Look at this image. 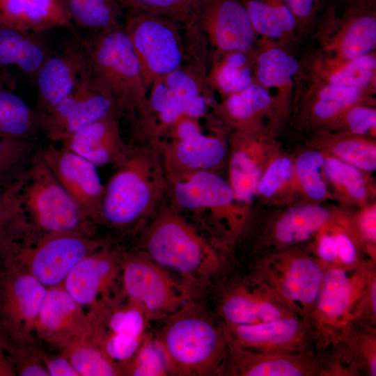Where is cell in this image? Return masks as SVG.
I'll use <instances>...</instances> for the list:
<instances>
[{
    "label": "cell",
    "mask_w": 376,
    "mask_h": 376,
    "mask_svg": "<svg viewBox=\"0 0 376 376\" xmlns=\"http://www.w3.org/2000/svg\"><path fill=\"white\" fill-rule=\"evenodd\" d=\"M135 247L174 276L192 299H205L230 272L232 260L165 198L136 234Z\"/></svg>",
    "instance_id": "6da1fadb"
},
{
    "label": "cell",
    "mask_w": 376,
    "mask_h": 376,
    "mask_svg": "<svg viewBox=\"0 0 376 376\" xmlns=\"http://www.w3.org/2000/svg\"><path fill=\"white\" fill-rule=\"evenodd\" d=\"M104 187L102 223L136 236L166 198L167 177L155 142L128 143Z\"/></svg>",
    "instance_id": "7a4b0ae2"
},
{
    "label": "cell",
    "mask_w": 376,
    "mask_h": 376,
    "mask_svg": "<svg viewBox=\"0 0 376 376\" xmlns=\"http://www.w3.org/2000/svg\"><path fill=\"white\" fill-rule=\"evenodd\" d=\"M166 199L231 260L250 211L235 199L221 173L196 171L167 177Z\"/></svg>",
    "instance_id": "3957f363"
},
{
    "label": "cell",
    "mask_w": 376,
    "mask_h": 376,
    "mask_svg": "<svg viewBox=\"0 0 376 376\" xmlns=\"http://www.w3.org/2000/svg\"><path fill=\"white\" fill-rule=\"evenodd\" d=\"M155 338L171 376H218L228 344L224 325L205 299L191 300L164 319Z\"/></svg>",
    "instance_id": "277c9868"
},
{
    "label": "cell",
    "mask_w": 376,
    "mask_h": 376,
    "mask_svg": "<svg viewBox=\"0 0 376 376\" xmlns=\"http://www.w3.org/2000/svg\"><path fill=\"white\" fill-rule=\"evenodd\" d=\"M13 210L27 231H79L91 223L36 152L26 170L6 186Z\"/></svg>",
    "instance_id": "5b68a950"
},
{
    "label": "cell",
    "mask_w": 376,
    "mask_h": 376,
    "mask_svg": "<svg viewBox=\"0 0 376 376\" xmlns=\"http://www.w3.org/2000/svg\"><path fill=\"white\" fill-rule=\"evenodd\" d=\"M93 75L113 97L118 113L129 127L143 120L148 93L124 24L82 40Z\"/></svg>",
    "instance_id": "8992f818"
},
{
    "label": "cell",
    "mask_w": 376,
    "mask_h": 376,
    "mask_svg": "<svg viewBox=\"0 0 376 376\" xmlns=\"http://www.w3.org/2000/svg\"><path fill=\"white\" fill-rule=\"evenodd\" d=\"M338 205L299 202L285 206L253 207L238 239L245 259L303 246L330 220Z\"/></svg>",
    "instance_id": "52a82bcc"
},
{
    "label": "cell",
    "mask_w": 376,
    "mask_h": 376,
    "mask_svg": "<svg viewBox=\"0 0 376 376\" xmlns=\"http://www.w3.org/2000/svg\"><path fill=\"white\" fill-rule=\"evenodd\" d=\"M248 265L251 278L268 286L308 322L326 267L304 245L258 256Z\"/></svg>",
    "instance_id": "ba28073f"
},
{
    "label": "cell",
    "mask_w": 376,
    "mask_h": 376,
    "mask_svg": "<svg viewBox=\"0 0 376 376\" xmlns=\"http://www.w3.org/2000/svg\"><path fill=\"white\" fill-rule=\"evenodd\" d=\"M123 24L148 93L156 80L183 64L185 45L182 29L171 19L139 8L126 10Z\"/></svg>",
    "instance_id": "9c48e42d"
},
{
    "label": "cell",
    "mask_w": 376,
    "mask_h": 376,
    "mask_svg": "<svg viewBox=\"0 0 376 376\" xmlns=\"http://www.w3.org/2000/svg\"><path fill=\"white\" fill-rule=\"evenodd\" d=\"M36 238L31 245L26 238L22 243L12 239L0 247L47 288L62 285L83 258L109 243L79 231L36 233Z\"/></svg>",
    "instance_id": "30bf717a"
},
{
    "label": "cell",
    "mask_w": 376,
    "mask_h": 376,
    "mask_svg": "<svg viewBox=\"0 0 376 376\" xmlns=\"http://www.w3.org/2000/svg\"><path fill=\"white\" fill-rule=\"evenodd\" d=\"M120 284L121 294L140 307L150 322L194 300L179 280L135 249L123 251Z\"/></svg>",
    "instance_id": "8fae6325"
},
{
    "label": "cell",
    "mask_w": 376,
    "mask_h": 376,
    "mask_svg": "<svg viewBox=\"0 0 376 376\" xmlns=\"http://www.w3.org/2000/svg\"><path fill=\"white\" fill-rule=\"evenodd\" d=\"M366 260L353 270L326 267L308 322L314 334L317 351L326 352L336 341L343 326L350 321L363 291Z\"/></svg>",
    "instance_id": "7c38bea8"
},
{
    "label": "cell",
    "mask_w": 376,
    "mask_h": 376,
    "mask_svg": "<svg viewBox=\"0 0 376 376\" xmlns=\"http://www.w3.org/2000/svg\"><path fill=\"white\" fill-rule=\"evenodd\" d=\"M213 293L212 308L225 324H256L297 316L272 289L246 272L230 271Z\"/></svg>",
    "instance_id": "4fadbf2b"
},
{
    "label": "cell",
    "mask_w": 376,
    "mask_h": 376,
    "mask_svg": "<svg viewBox=\"0 0 376 376\" xmlns=\"http://www.w3.org/2000/svg\"><path fill=\"white\" fill-rule=\"evenodd\" d=\"M376 91L296 80L289 120L295 134L327 130L350 106L375 103Z\"/></svg>",
    "instance_id": "5bb4252c"
},
{
    "label": "cell",
    "mask_w": 376,
    "mask_h": 376,
    "mask_svg": "<svg viewBox=\"0 0 376 376\" xmlns=\"http://www.w3.org/2000/svg\"><path fill=\"white\" fill-rule=\"evenodd\" d=\"M312 32L315 48L332 58L353 59L375 52L376 10L343 9L333 1Z\"/></svg>",
    "instance_id": "9a60e30c"
},
{
    "label": "cell",
    "mask_w": 376,
    "mask_h": 376,
    "mask_svg": "<svg viewBox=\"0 0 376 376\" xmlns=\"http://www.w3.org/2000/svg\"><path fill=\"white\" fill-rule=\"evenodd\" d=\"M112 113L118 115L115 101L88 65L86 74L64 100L50 111L38 114L40 129L52 143H61Z\"/></svg>",
    "instance_id": "2e32d148"
},
{
    "label": "cell",
    "mask_w": 376,
    "mask_h": 376,
    "mask_svg": "<svg viewBox=\"0 0 376 376\" xmlns=\"http://www.w3.org/2000/svg\"><path fill=\"white\" fill-rule=\"evenodd\" d=\"M0 329L15 340L36 328L47 288L8 251L0 248Z\"/></svg>",
    "instance_id": "e0dca14e"
},
{
    "label": "cell",
    "mask_w": 376,
    "mask_h": 376,
    "mask_svg": "<svg viewBox=\"0 0 376 376\" xmlns=\"http://www.w3.org/2000/svg\"><path fill=\"white\" fill-rule=\"evenodd\" d=\"M229 130L219 121L208 131L205 127L178 139L155 141L166 177L201 171L221 173L227 162Z\"/></svg>",
    "instance_id": "ac0fdd59"
},
{
    "label": "cell",
    "mask_w": 376,
    "mask_h": 376,
    "mask_svg": "<svg viewBox=\"0 0 376 376\" xmlns=\"http://www.w3.org/2000/svg\"><path fill=\"white\" fill-rule=\"evenodd\" d=\"M278 132L230 131L228 135V178L235 197L251 212L256 202V188L269 159L281 146Z\"/></svg>",
    "instance_id": "d6986e66"
},
{
    "label": "cell",
    "mask_w": 376,
    "mask_h": 376,
    "mask_svg": "<svg viewBox=\"0 0 376 376\" xmlns=\"http://www.w3.org/2000/svg\"><path fill=\"white\" fill-rule=\"evenodd\" d=\"M223 325L228 344L248 351L282 354L317 351L309 324L298 316L256 324Z\"/></svg>",
    "instance_id": "ffe728a7"
},
{
    "label": "cell",
    "mask_w": 376,
    "mask_h": 376,
    "mask_svg": "<svg viewBox=\"0 0 376 376\" xmlns=\"http://www.w3.org/2000/svg\"><path fill=\"white\" fill-rule=\"evenodd\" d=\"M40 153L57 180L92 223H102L104 193L97 166L59 143Z\"/></svg>",
    "instance_id": "44dd1931"
},
{
    "label": "cell",
    "mask_w": 376,
    "mask_h": 376,
    "mask_svg": "<svg viewBox=\"0 0 376 376\" xmlns=\"http://www.w3.org/2000/svg\"><path fill=\"white\" fill-rule=\"evenodd\" d=\"M196 19L212 50L255 54L258 38L242 0H198Z\"/></svg>",
    "instance_id": "7402d4cb"
},
{
    "label": "cell",
    "mask_w": 376,
    "mask_h": 376,
    "mask_svg": "<svg viewBox=\"0 0 376 376\" xmlns=\"http://www.w3.org/2000/svg\"><path fill=\"white\" fill-rule=\"evenodd\" d=\"M326 352L259 353L228 345L218 376H323Z\"/></svg>",
    "instance_id": "603a6c76"
},
{
    "label": "cell",
    "mask_w": 376,
    "mask_h": 376,
    "mask_svg": "<svg viewBox=\"0 0 376 376\" xmlns=\"http://www.w3.org/2000/svg\"><path fill=\"white\" fill-rule=\"evenodd\" d=\"M123 249L109 242L83 258L69 273L63 287L82 307L94 306L114 295L116 281L120 276Z\"/></svg>",
    "instance_id": "cb8c5ba5"
},
{
    "label": "cell",
    "mask_w": 376,
    "mask_h": 376,
    "mask_svg": "<svg viewBox=\"0 0 376 376\" xmlns=\"http://www.w3.org/2000/svg\"><path fill=\"white\" fill-rule=\"evenodd\" d=\"M254 63L256 82L272 96L282 126L290 118L299 60L292 49L272 40L258 38Z\"/></svg>",
    "instance_id": "d4e9b609"
},
{
    "label": "cell",
    "mask_w": 376,
    "mask_h": 376,
    "mask_svg": "<svg viewBox=\"0 0 376 376\" xmlns=\"http://www.w3.org/2000/svg\"><path fill=\"white\" fill-rule=\"evenodd\" d=\"M376 325L348 321L326 351L323 376H375Z\"/></svg>",
    "instance_id": "484cf974"
},
{
    "label": "cell",
    "mask_w": 376,
    "mask_h": 376,
    "mask_svg": "<svg viewBox=\"0 0 376 376\" xmlns=\"http://www.w3.org/2000/svg\"><path fill=\"white\" fill-rule=\"evenodd\" d=\"M88 69L82 40L75 38L52 54L34 79L38 89V114L52 110L73 90Z\"/></svg>",
    "instance_id": "4316f807"
},
{
    "label": "cell",
    "mask_w": 376,
    "mask_h": 376,
    "mask_svg": "<svg viewBox=\"0 0 376 376\" xmlns=\"http://www.w3.org/2000/svg\"><path fill=\"white\" fill-rule=\"evenodd\" d=\"M211 109L229 131L279 132L281 127L272 96L256 82L220 101H215Z\"/></svg>",
    "instance_id": "83f0119b"
},
{
    "label": "cell",
    "mask_w": 376,
    "mask_h": 376,
    "mask_svg": "<svg viewBox=\"0 0 376 376\" xmlns=\"http://www.w3.org/2000/svg\"><path fill=\"white\" fill-rule=\"evenodd\" d=\"M297 79L376 91V53L338 59L314 48L299 59Z\"/></svg>",
    "instance_id": "f1b7e54d"
},
{
    "label": "cell",
    "mask_w": 376,
    "mask_h": 376,
    "mask_svg": "<svg viewBox=\"0 0 376 376\" xmlns=\"http://www.w3.org/2000/svg\"><path fill=\"white\" fill-rule=\"evenodd\" d=\"M304 246L325 267L353 270L370 259L354 228L351 209L338 205L330 220Z\"/></svg>",
    "instance_id": "f546056e"
},
{
    "label": "cell",
    "mask_w": 376,
    "mask_h": 376,
    "mask_svg": "<svg viewBox=\"0 0 376 376\" xmlns=\"http://www.w3.org/2000/svg\"><path fill=\"white\" fill-rule=\"evenodd\" d=\"M52 343L68 345L89 337V316L62 285L47 288L35 328Z\"/></svg>",
    "instance_id": "4dcf8cb0"
},
{
    "label": "cell",
    "mask_w": 376,
    "mask_h": 376,
    "mask_svg": "<svg viewBox=\"0 0 376 376\" xmlns=\"http://www.w3.org/2000/svg\"><path fill=\"white\" fill-rule=\"evenodd\" d=\"M120 118L117 113L108 115L59 143L96 166L115 164L128 147L122 136Z\"/></svg>",
    "instance_id": "1f68e13d"
},
{
    "label": "cell",
    "mask_w": 376,
    "mask_h": 376,
    "mask_svg": "<svg viewBox=\"0 0 376 376\" xmlns=\"http://www.w3.org/2000/svg\"><path fill=\"white\" fill-rule=\"evenodd\" d=\"M324 173L332 201L339 207L354 209L376 201L373 173L327 155H324Z\"/></svg>",
    "instance_id": "d6a6232c"
},
{
    "label": "cell",
    "mask_w": 376,
    "mask_h": 376,
    "mask_svg": "<svg viewBox=\"0 0 376 376\" xmlns=\"http://www.w3.org/2000/svg\"><path fill=\"white\" fill-rule=\"evenodd\" d=\"M42 33L0 26V69L15 68L34 79L52 54Z\"/></svg>",
    "instance_id": "836d02e7"
},
{
    "label": "cell",
    "mask_w": 376,
    "mask_h": 376,
    "mask_svg": "<svg viewBox=\"0 0 376 376\" xmlns=\"http://www.w3.org/2000/svg\"><path fill=\"white\" fill-rule=\"evenodd\" d=\"M305 138V146L324 155L368 173H373L376 169V138L329 130L316 132Z\"/></svg>",
    "instance_id": "e575fe53"
},
{
    "label": "cell",
    "mask_w": 376,
    "mask_h": 376,
    "mask_svg": "<svg viewBox=\"0 0 376 376\" xmlns=\"http://www.w3.org/2000/svg\"><path fill=\"white\" fill-rule=\"evenodd\" d=\"M258 38L292 49L299 41L294 16L283 0H242Z\"/></svg>",
    "instance_id": "d590c367"
},
{
    "label": "cell",
    "mask_w": 376,
    "mask_h": 376,
    "mask_svg": "<svg viewBox=\"0 0 376 376\" xmlns=\"http://www.w3.org/2000/svg\"><path fill=\"white\" fill-rule=\"evenodd\" d=\"M207 82L221 98L246 88L256 82L254 55L238 51L212 50Z\"/></svg>",
    "instance_id": "8d00e7d4"
},
{
    "label": "cell",
    "mask_w": 376,
    "mask_h": 376,
    "mask_svg": "<svg viewBox=\"0 0 376 376\" xmlns=\"http://www.w3.org/2000/svg\"><path fill=\"white\" fill-rule=\"evenodd\" d=\"M260 207H279L299 203L293 177V153L281 148L274 152L258 180L256 202Z\"/></svg>",
    "instance_id": "74e56055"
},
{
    "label": "cell",
    "mask_w": 376,
    "mask_h": 376,
    "mask_svg": "<svg viewBox=\"0 0 376 376\" xmlns=\"http://www.w3.org/2000/svg\"><path fill=\"white\" fill-rule=\"evenodd\" d=\"M324 154L305 146L293 153V177L298 202L325 203L332 201L324 173Z\"/></svg>",
    "instance_id": "f35d334b"
},
{
    "label": "cell",
    "mask_w": 376,
    "mask_h": 376,
    "mask_svg": "<svg viewBox=\"0 0 376 376\" xmlns=\"http://www.w3.org/2000/svg\"><path fill=\"white\" fill-rule=\"evenodd\" d=\"M0 75V136L31 140L40 129L39 115L13 91V84Z\"/></svg>",
    "instance_id": "ab89813d"
},
{
    "label": "cell",
    "mask_w": 376,
    "mask_h": 376,
    "mask_svg": "<svg viewBox=\"0 0 376 376\" xmlns=\"http://www.w3.org/2000/svg\"><path fill=\"white\" fill-rule=\"evenodd\" d=\"M71 21L96 34L123 24L124 8L117 0H61Z\"/></svg>",
    "instance_id": "60d3db41"
},
{
    "label": "cell",
    "mask_w": 376,
    "mask_h": 376,
    "mask_svg": "<svg viewBox=\"0 0 376 376\" xmlns=\"http://www.w3.org/2000/svg\"><path fill=\"white\" fill-rule=\"evenodd\" d=\"M77 340L67 345L66 357L79 376L120 375L118 368L88 338Z\"/></svg>",
    "instance_id": "b9f144b4"
},
{
    "label": "cell",
    "mask_w": 376,
    "mask_h": 376,
    "mask_svg": "<svg viewBox=\"0 0 376 376\" xmlns=\"http://www.w3.org/2000/svg\"><path fill=\"white\" fill-rule=\"evenodd\" d=\"M122 375H170L166 357L154 334L146 333L135 354L123 369Z\"/></svg>",
    "instance_id": "7bdbcfd3"
},
{
    "label": "cell",
    "mask_w": 376,
    "mask_h": 376,
    "mask_svg": "<svg viewBox=\"0 0 376 376\" xmlns=\"http://www.w3.org/2000/svg\"><path fill=\"white\" fill-rule=\"evenodd\" d=\"M35 153L31 140L0 136V185L6 186L19 177Z\"/></svg>",
    "instance_id": "ee69618b"
},
{
    "label": "cell",
    "mask_w": 376,
    "mask_h": 376,
    "mask_svg": "<svg viewBox=\"0 0 376 376\" xmlns=\"http://www.w3.org/2000/svg\"><path fill=\"white\" fill-rule=\"evenodd\" d=\"M326 130L376 138V104L357 103L348 107Z\"/></svg>",
    "instance_id": "f6af8a7d"
},
{
    "label": "cell",
    "mask_w": 376,
    "mask_h": 376,
    "mask_svg": "<svg viewBox=\"0 0 376 376\" xmlns=\"http://www.w3.org/2000/svg\"><path fill=\"white\" fill-rule=\"evenodd\" d=\"M134 8L171 19L182 29L197 26L196 10L198 0H132Z\"/></svg>",
    "instance_id": "bcb514c9"
},
{
    "label": "cell",
    "mask_w": 376,
    "mask_h": 376,
    "mask_svg": "<svg viewBox=\"0 0 376 376\" xmlns=\"http://www.w3.org/2000/svg\"><path fill=\"white\" fill-rule=\"evenodd\" d=\"M351 218L366 255L376 262V201L351 209Z\"/></svg>",
    "instance_id": "7dc6e473"
},
{
    "label": "cell",
    "mask_w": 376,
    "mask_h": 376,
    "mask_svg": "<svg viewBox=\"0 0 376 376\" xmlns=\"http://www.w3.org/2000/svg\"><path fill=\"white\" fill-rule=\"evenodd\" d=\"M295 17L299 40L312 33L322 13L334 0H283Z\"/></svg>",
    "instance_id": "c3c4849f"
},
{
    "label": "cell",
    "mask_w": 376,
    "mask_h": 376,
    "mask_svg": "<svg viewBox=\"0 0 376 376\" xmlns=\"http://www.w3.org/2000/svg\"><path fill=\"white\" fill-rule=\"evenodd\" d=\"M361 320L376 325V262L366 260L364 284L361 295L355 305L350 320Z\"/></svg>",
    "instance_id": "681fc988"
},
{
    "label": "cell",
    "mask_w": 376,
    "mask_h": 376,
    "mask_svg": "<svg viewBox=\"0 0 376 376\" xmlns=\"http://www.w3.org/2000/svg\"><path fill=\"white\" fill-rule=\"evenodd\" d=\"M36 0H0V26L29 31V17Z\"/></svg>",
    "instance_id": "f907efd6"
},
{
    "label": "cell",
    "mask_w": 376,
    "mask_h": 376,
    "mask_svg": "<svg viewBox=\"0 0 376 376\" xmlns=\"http://www.w3.org/2000/svg\"><path fill=\"white\" fill-rule=\"evenodd\" d=\"M6 186L0 185V243L8 238L18 224Z\"/></svg>",
    "instance_id": "816d5d0a"
},
{
    "label": "cell",
    "mask_w": 376,
    "mask_h": 376,
    "mask_svg": "<svg viewBox=\"0 0 376 376\" xmlns=\"http://www.w3.org/2000/svg\"><path fill=\"white\" fill-rule=\"evenodd\" d=\"M45 368L51 376H79L66 357H55L47 359Z\"/></svg>",
    "instance_id": "f5cc1de1"
},
{
    "label": "cell",
    "mask_w": 376,
    "mask_h": 376,
    "mask_svg": "<svg viewBox=\"0 0 376 376\" xmlns=\"http://www.w3.org/2000/svg\"><path fill=\"white\" fill-rule=\"evenodd\" d=\"M336 2L343 9L376 10V0H338Z\"/></svg>",
    "instance_id": "db71d44e"
},
{
    "label": "cell",
    "mask_w": 376,
    "mask_h": 376,
    "mask_svg": "<svg viewBox=\"0 0 376 376\" xmlns=\"http://www.w3.org/2000/svg\"><path fill=\"white\" fill-rule=\"evenodd\" d=\"M18 374L22 376H47L49 373L46 368L36 363H22L19 366Z\"/></svg>",
    "instance_id": "11a10c76"
},
{
    "label": "cell",
    "mask_w": 376,
    "mask_h": 376,
    "mask_svg": "<svg viewBox=\"0 0 376 376\" xmlns=\"http://www.w3.org/2000/svg\"><path fill=\"white\" fill-rule=\"evenodd\" d=\"M126 10L134 8L132 0H117Z\"/></svg>",
    "instance_id": "9f6ffc18"
}]
</instances>
